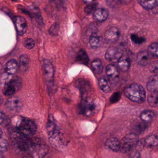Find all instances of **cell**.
<instances>
[{
  "instance_id": "6da1fadb",
  "label": "cell",
  "mask_w": 158,
  "mask_h": 158,
  "mask_svg": "<svg viewBox=\"0 0 158 158\" xmlns=\"http://www.w3.org/2000/svg\"><path fill=\"white\" fill-rule=\"evenodd\" d=\"M124 94L127 98L135 103H143L146 98L144 88L136 83H133L126 86L124 89Z\"/></svg>"
},
{
  "instance_id": "7a4b0ae2",
  "label": "cell",
  "mask_w": 158,
  "mask_h": 158,
  "mask_svg": "<svg viewBox=\"0 0 158 158\" xmlns=\"http://www.w3.org/2000/svg\"><path fill=\"white\" fill-rule=\"evenodd\" d=\"M15 127L17 132L27 136L33 135L37 131L35 123L23 117H18L16 119Z\"/></svg>"
},
{
  "instance_id": "3957f363",
  "label": "cell",
  "mask_w": 158,
  "mask_h": 158,
  "mask_svg": "<svg viewBox=\"0 0 158 158\" xmlns=\"http://www.w3.org/2000/svg\"><path fill=\"white\" fill-rule=\"evenodd\" d=\"M11 138L14 147L21 152H28L33 144L28 136H25L17 131L13 133Z\"/></svg>"
},
{
  "instance_id": "277c9868",
  "label": "cell",
  "mask_w": 158,
  "mask_h": 158,
  "mask_svg": "<svg viewBox=\"0 0 158 158\" xmlns=\"http://www.w3.org/2000/svg\"><path fill=\"white\" fill-rule=\"evenodd\" d=\"M99 110V105L93 98H85L79 105V110L81 113L87 117L94 116Z\"/></svg>"
},
{
  "instance_id": "5b68a950",
  "label": "cell",
  "mask_w": 158,
  "mask_h": 158,
  "mask_svg": "<svg viewBox=\"0 0 158 158\" xmlns=\"http://www.w3.org/2000/svg\"><path fill=\"white\" fill-rule=\"evenodd\" d=\"M22 86V80L19 77H11L7 79L3 86L2 92L4 95L10 96L18 92Z\"/></svg>"
},
{
  "instance_id": "8992f818",
  "label": "cell",
  "mask_w": 158,
  "mask_h": 158,
  "mask_svg": "<svg viewBox=\"0 0 158 158\" xmlns=\"http://www.w3.org/2000/svg\"><path fill=\"white\" fill-rule=\"evenodd\" d=\"M139 143V138L135 133L130 134L125 136L121 141L120 150L123 153L131 151L136 147Z\"/></svg>"
},
{
  "instance_id": "52a82bcc",
  "label": "cell",
  "mask_w": 158,
  "mask_h": 158,
  "mask_svg": "<svg viewBox=\"0 0 158 158\" xmlns=\"http://www.w3.org/2000/svg\"><path fill=\"white\" fill-rule=\"evenodd\" d=\"M48 151V147L46 145L33 143L28 152L32 158H43Z\"/></svg>"
},
{
  "instance_id": "ba28073f",
  "label": "cell",
  "mask_w": 158,
  "mask_h": 158,
  "mask_svg": "<svg viewBox=\"0 0 158 158\" xmlns=\"http://www.w3.org/2000/svg\"><path fill=\"white\" fill-rule=\"evenodd\" d=\"M123 56L122 50L116 47L108 48L105 54V57L107 61L113 63H118Z\"/></svg>"
},
{
  "instance_id": "9c48e42d",
  "label": "cell",
  "mask_w": 158,
  "mask_h": 158,
  "mask_svg": "<svg viewBox=\"0 0 158 158\" xmlns=\"http://www.w3.org/2000/svg\"><path fill=\"white\" fill-rule=\"evenodd\" d=\"M106 73L111 83L116 85L119 80L120 73L118 69L115 65L109 64L106 68Z\"/></svg>"
},
{
  "instance_id": "30bf717a",
  "label": "cell",
  "mask_w": 158,
  "mask_h": 158,
  "mask_svg": "<svg viewBox=\"0 0 158 158\" xmlns=\"http://www.w3.org/2000/svg\"><path fill=\"white\" fill-rule=\"evenodd\" d=\"M43 71L45 78L48 82H52L53 80L54 70L52 63L48 60H45L43 64Z\"/></svg>"
},
{
  "instance_id": "8fae6325",
  "label": "cell",
  "mask_w": 158,
  "mask_h": 158,
  "mask_svg": "<svg viewBox=\"0 0 158 158\" xmlns=\"http://www.w3.org/2000/svg\"><path fill=\"white\" fill-rule=\"evenodd\" d=\"M14 22L17 32L20 36L24 35L28 29V24L26 19L20 16L15 17Z\"/></svg>"
},
{
  "instance_id": "7c38bea8",
  "label": "cell",
  "mask_w": 158,
  "mask_h": 158,
  "mask_svg": "<svg viewBox=\"0 0 158 158\" xmlns=\"http://www.w3.org/2000/svg\"><path fill=\"white\" fill-rule=\"evenodd\" d=\"M22 104L18 98H10L6 102L5 106L7 110L12 112H16L21 109Z\"/></svg>"
},
{
  "instance_id": "4fadbf2b",
  "label": "cell",
  "mask_w": 158,
  "mask_h": 158,
  "mask_svg": "<svg viewBox=\"0 0 158 158\" xmlns=\"http://www.w3.org/2000/svg\"><path fill=\"white\" fill-rule=\"evenodd\" d=\"M120 31L117 28L112 27L108 30L105 33V38L107 41L114 43L118 40L120 37Z\"/></svg>"
},
{
  "instance_id": "5bb4252c",
  "label": "cell",
  "mask_w": 158,
  "mask_h": 158,
  "mask_svg": "<svg viewBox=\"0 0 158 158\" xmlns=\"http://www.w3.org/2000/svg\"><path fill=\"white\" fill-rule=\"evenodd\" d=\"M151 57V56L147 51H142L137 54L136 61L140 65L146 66L150 64Z\"/></svg>"
},
{
  "instance_id": "9a60e30c",
  "label": "cell",
  "mask_w": 158,
  "mask_h": 158,
  "mask_svg": "<svg viewBox=\"0 0 158 158\" xmlns=\"http://www.w3.org/2000/svg\"><path fill=\"white\" fill-rule=\"evenodd\" d=\"M93 16L96 21L99 22H104L108 18L109 12L105 8H97L93 14Z\"/></svg>"
},
{
  "instance_id": "2e32d148",
  "label": "cell",
  "mask_w": 158,
  "mask_h": 158,
  "mask_svg": "<svg viewBox=\"0 0 158 158\" xmlns=\"http://www.w3.org/2000/svg\"><path fill=\"white\" fill-rule=\"evenodd\" d=\"M19 68V64L15 59L9 60L6 64L5 71L8 75H15Z\"/></svg>"
},
{
  "instance_id": "e0dca14e",
  "label": "cell",
  "mask_w": 158,
  "mask_h": 158,
  "mask_svg": "<svg viewBox=\"0 0 158 158\" xmlns=\"http://www.w3.org/2000/svg\"><path fill=\"white\" fill-rule=\"evenodd\" d=\"M89 43L93 49H97L103 44V38L97 32H94L90 36Z\"/></svg>"
},
{
  "instance_id": "ac0fdd59",
  "label": "cell",
  "mask_w": 158,
  "mask_h": 158,
  "mask_svg": "<svg viewBox=\"0 0 158 158\" xmlns=\"http://www.w3.org/2000/svg\"><path fill=\"white\" fill-rule=\"evenodd\" d=\"M147 88L151 93H158V75L150 77L147 84Z\"/></svg>"
},
{
  "instance_id": "d6986e66",
  "label": "cell",
  "mask_w": 158,
  "mask_h": 158,
  "mask_svg": "<svg viewBox=\"0 0 158 158\" xmlns=\"http://www.w3.org/2000/svg\"><path fill=\"white\" fill-rule=\"evenodd\" d=\"M106 145L111 150L115 152L120 151L121 149V142L117 138L111 137L107 139L106 142Z\"/></svg>"
},
{
  "instance_id": "ffe728a7",
  "label": "cell",
  "mask_w": 158,
  "mask_h": 158,
  "mask_svg": "<svg viewBox=\"0 0 158 158\" xmlns=\"http://www.w3.org/2000/svg\"><path fill=\"white\" fill-rule=\"evenodd\" d=\"M139 4L147 10L154 9L158 6V0H138Z\"/></svg>"
},
{
  "instance_id": "44dd1931",
  "label": "cell",
  "mask_w": 158,
  "mask_h": 158,
  "mask_svg": "<svg viewBox=\"0 0 158 158\" xmlns=\"http://www.w3.org/2000/svg\"><path fill=\"white\" fill-rule=\"evenodd\" d=\"M29 60L28 57L26 55H22L19 57V68L21 72H24L27 71L28 68Z\"/></svg>"
},
{
  "instance_id": "7402d4cb",
  "label": "cell",
  "mask_w": 158,
  "mask_h": 158,
  "mask_svg": "<svg viewBox=\"0 0 158 158\" xmlns=\"http://www.w3.org/2000/svg\"><path fill=\"white\" fill-rule=\"evenodd\" d=\"M76 61L82 64L86 65L89 61V56L87 53L83 49H81L76 56Z\"/></svg>"
},
{
  "instance_id": "603a6c76",
  "label": "cell",
  "mask_w": 158,
  "mask_h": 158,
  "mask_svg": "<svg viewBox=\"0 0 158 158\" xmlns=\"http://www.w3.org/2000/svg\"><path fill=\"white\" fill-rule=\"evenodd\" d=\"M155 117L154 111L148 110H146L142 111L140 115V118L144 123L151 122Z\"/></svg>"
},
{
  "instance_id": "cb8c5ba5",
  "label": "cell",
  "mask_w": 158,
  "mask_h": 158,
  "mask_svg": "<svg viewBox=\"0 0 158 158\" xmlns=\"http://www.w3.org/2000/svg\"><path fill=\"white\" fill-rule=\"evenodd\" d=\"M76 85L82 94H85L90 89V84L86 80L80 79L77 81L76 82Z\"/></svg>"
},
{
  "instance_id": "d4e9b609",
  "label": "cell",
  "mask_w": 158,
  "mask_h": 158,
  "mask_svg": "<svg viewBox=\"0 0 158 158\" xmlns=\"http://www.w3.org/2000/svg\"><path fill=\"white\" fill-rule=\"evenodd\" d=\"M118 67L122 71L126 72L130 69V61L128 58H121L118 63Z\"/></svg>"
},
{
  "instance_id": "484cf974",
  "label": "cell",
  "mask_w": 158,
  "mask_h": 158,
  "mask_svg": "<svg viewBox=\"0 0 158 158\" xmlns=\"http://www.w3.org/2000/svg\"><path fill=\"white\" fill-rule=\"evenodd\" d=\"M92 67L93 71L97 74H101L103 72V66L102 61L99 59H95L92 62Z\"/></svg>"
},
{
  "instance_id": "4316f807",
  "label": "cell",
  "mask_w": 158,
  "mask_h": 158,
  "mask_svg": "<svg viewBox=\"0 0 158 158\" xmlns=\"http://www.w3.org/2000/svg\"><path fill=\"white\" fill-rule=\"evenodd\" d=\"M99 87L104 93H109L110 91V87L108 81L105 78L102 77L99 79L98 81Z\"/></svg>"
},
{
  "instance_id": "83f0119b",
  "label": "cell",
  "mask_w": 158,
  "mask_h": 158,
  "mask_svg": "<svg viewBox=\"0 0 158 158\" xmlns=\"http://www.w3.org/2000/svg\"><path fill=\"white\" fill-rule=\"evenodd\" d=\"M144 142L148 146H157L158 145V138L155 135H148L145 139Z\"/></svg>"
},
{
  "instance_id": "f1b7e54d",
  "label": "cell",
  "mask_w": 158,
  "mask_h": 158,
  "mask_svg": "<svg viewBox=\"0 0 158 158\" xmlns=\"http://www.w3.org/2000/svg\"><path fill=\"white\" fill-rule=\"evenodd\" d=\"M147 52L151 56L158 57V43H153L148 46Z\"/></svg>"
},
{
  "instance_id": "f546056e",
  "label": "cell",
  "mask_w": 158,
  "mask_h": 158,
  "mask_svg": "<svg viewBox=\"0 0 158 158\" xmlns=\"http://www.w3.org/2000/svg\"><path fill=\"white\" fill-rule=\"evenodd\" d=\"M147 101L151 106L156 107L158 105L157 93H152L147 98Z\"/></svg>"
},
{
  "instance_id": "4dcf8cb0",
  "label": "cell",
  "mask_w": 158,
  "mask_h": 158,
  "mask_svg": "<svg viewBox=\"0 0 158 158\" xmlns=\"http://www.w3.org/2000/svg\"><path fill=\"white\" fill-rule=\"evenodd\" d=\"M97 4L96 3H92L88 4L85 8H84V12L87 15H90L93 14L94 12L97 9Z\"/></svg>"
},
{
  "instance_id": "1f68e13d",
  "label": "cell",
  "mask_w": 158,
  "mask_h": 158,
  "mask_svg": "<svg viewBox=\"0 0 158 158\" xmlns=\"http://www.w3.org/2000/svg\"><path fill=\"white\" fill-rule=\"evenodd\" d=\"M35 41L31 38H27L23 41V44L28 50H31L35 46Z\"/></svg>"
},
{
  "instance_id": "d6a6232c",
  "label": "cell",
  "mask_w": 158,
  "mask_h": 158,
  "mask_svg": "<svg viewBox=\"0 0 158 158\" xmlns=\"http://www.w3.org/2000/svg\"><path fill=\"white\" fill-rule=\"evenodd\" d=\"M130 38L131 40L136 44H141L146 41L144 38L139 37L136 34H132L131 35Z\"/></svg>"
},
{
  "instance_id": "836d02e7",
  "label": "cell",
  "mask_w": 158,
  "mask_h": 158,
  "mask_svg": "<svg viewBox=\"0 0 158 158\" xmlns=\"http://www.w3.org/2000/svg\"><path fill=\"white\" fill-rule=\"evenodd\" d=\"M8 144L5 139L1 138L0 141V151L1 154H4L7 151L8 149Z\"/></svg>"
},
{
  "instance_id": "e575fe53",
  "label": "cell",
  "mask_w": 158,
  "mask_h": 158,
  "mask_svg": "<svg viewBox=\"0 0 158 158\" xmlns=\"http://www.w3.org/2000/svg\"><path fill=\"white\" fill-rule=\"evenodd\" d=\"M149 71L154 74H158V60L150 63L149 65Z\"/></svg>"
},
{
  "instance_id": "d590c367",
  "label": "cell",
  "mask_w": 158,
  "mask_h": 158,
  "mask_svg": "<svg viewBox=\"0 0 158 158\" xmlns=\"http://www.w3.org/2000/svg\"><path fill=\"white\" fill-rule=\"evenodd\" d=\"M58 31V26L57 24L55 23L53 25H52V27L49 30V32L50 34L53 35H55L57 34Z\"/></svg>"
},
{
  "instance_id": "8d00e7d4",
  "label": "cell",
  "mask_w": 158,
  "mask_h": 158,
  "mask_svg": "<svg viewBox=\"0 0 158 158\" xmlns=\"http://www.w3.org/2000/svg\"><path fill=\"white\" fill-rule=\"evenodd\" d=\"M121 98V94L120 93H116L111 97L110 98V102L112 103H115V102H117Z\"/></svg>"
},
{
  "instance_id": "74e56055",
  "label": "cell",
  "mask_w": 158,
  "mask_h": 158,
  "mask_svg": "<svg viewBox=\"0 0 158 158\" xmlns=\"http://www.w3.org/2000/svg\"><path fill=\"white\" fill-rule=\"evenodd\" d=\"M140 154L139 152H135L131 155L130 158H139Z\"/></svg>"
},
{
  "instance_id": "f35d334b",
  "label": "cell",
  "mask_w": 158,
  "mask_h": 158,
  "mask_svg": "<svg viewBox=\"0 0 158 158\" xmlns=\"http://www.w3.org/2000/svg\"><path fill=\"white\" fill-rule=\"evenodd\" d=\"M118 1L123 4H128L130 3L132 0H118Z\"/></svg>"
},
{
  "instance_id": "ab89813d",
  "label": "cell",
  "mask_w": 158,
  "mask_h": 158,
  "mask_svg": "<svg viewBox=\"0 0 158 158\" xmlns=\"http://www.w3.org/2000/svg\"><path fill=\"white\" fill-rule=\"evenodd\" d=\"M5 114L2 111L1 112V124H2L4 120Z\"/></svg>"
},
{
  "instance_id": "60d3db41",
  "label": "cell",
  "mask_w": 158,
  "mask_h": 158,
  "mask_svg": "<svg viewBox=\"0 0 158 158\" xmlns=\"http://www.w3.org/2000/svg\"><path fill=\"white\" fill-rule=\"evenodd\" d=\"M95 0H83V2L85 3L90 4L93 2Z\"/></svg>"
},
{
  "instance_id": "b9f144b4",
  "label": "cell",
  "mask_w": 158,
  "mask_h": 158,
  "mask_svg": "<svg viewBox=\"0 0 158 158\" xmlns=\"http://www.w3.org/2000/svg\"><path fill=\"white\" fill-rule=\"evenodd\" d=\"M1 158H4V156H3L2 155H1Z\"/></svg>"
},
{
  "instance_id": "7bdbcfd3",
  "label": "cell",
  "mask_w": 158,
  "mask_h": 158,
  "mask_svg": "<svg viewBox=\"0 0 158 158\" xmlns=\"http://www.w3.org/2000/svg\"><path fill=\"white\" fill-rule=\"evenodd\" d=\"M21 158H29V157H23Z\"/></svg>"
},
{
  "instance_id": "ee69618b",
  "label": "cell",
  "mask_w": 158,
  "mask_h": 158,
  "mask_svg": "<svg viewBox=\"0 0 158 158\" xmlns=\"http://www.w3.org/2000/svg\"><path fill=\"white\" fill-rule=\"evenodd\" d=\"M157 99H158V93H157Z\"/></svg>"
},
{
  "instance_id": "f6af8a7d",
  "label": "cell",
  "mask_w": 158,
  "mask_h": 158,
  "mask_svg": "<svg viewBox=\"0 0 158 158\" xmlns=\"http://www.w3.org/2000/svg\"><path fill=\"white\" fill-rule=\"evenodd\" d=\"M49 1H55V0H49Z\"/></svg>"
}]
</instances>
